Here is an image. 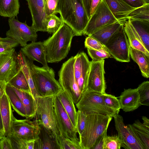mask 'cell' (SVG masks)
<instances>
[{
    "mask_svg": "<svg viewBox=\"0 0 149 149\" xmlns=\"http://www.w3.org/2000/svg\"><path fill=\"white\" fill-rule=\"evenodd\" d=\"M107 135V132H105L98 139L92 149H103L104 138Z\"/></svg>",
    "mask_w": 149,
    "mask_h": 149,
    "instance_id": "cell-47",
    "label": "cell"
},
{
    "mask_svg": "<svg viewBox=\"0 0 149 149\" xmlns=\"http://www.w3.org/2000/svg\"><path fill=\"white\" fill-rule=\"evenodd\" d=\"M0 108L4 135L8 136L12 132L14 116L11 104L6 94L0 99Z\"/></svg>",
    "mask_w": 149,
    "mask_h": 149,
    "instance_id": "cell-20",
    "label": "cell"
},
{
    "mask_svg": "<svg viewBox=\"0 0 149 149\" xmlns=\"http://www.w3.org/2000/svg\"><path fill=\"white\" fill-rule=\"evenodd\" d=\"M88 19L91 16V0H81Z\"/></svg>",
    "mask_w": 149,
    "mask_h": 149,
    "instance_id": "cell-48",
    "label": "cell"
},
{
    "mask_svg": "<svg viewBox=\"0 0 149 149\" xmlns=\"http://www.w3.org/2000/svg\"><path fill=\"white\" fill-rule=\"evenodd\" d=\"M6 84L0 81V99L6 94Z\"/></svg>",
    "mask_w": 149,
    "mask_h": 149,
    "instance_id": "cell-49",
    "label": "cell"
},
{
    "mask_svg": "<svg viewBox=\"0 0 149 149\" xmlns=\"http://www.w3.org/2000/svg\"><path fill=\"white\" fill-rule=\"evenodd\" d=\"M57 12L75 36L83 35L89 19L81 0H58Z\"/></svg>",
    "mask_w": 149,
    "mask_h": 149,
    "instance_id": "cell-1",
    "label": "cell"
},
{
    "mask_svg": "<svg viewBox=\"0 0 149 149\" xmlns=\"http://www.w3.org/2000/svg\"><path fill=\"white\" fill-rule=\"evenodd\" d=\"M113 117L118 136L122 142V147L126 149H144L129 127L124 124L122 116L116 114Z\"/></svg>",
    "mask_w": 149,
    "mask_h": 149,
    "instance_id": "cell-16",
    "label": "cell"
},
{
    "mask_svg": "<svg viewBox=\"0 0 149 149\" xmlns=\"http://www.w3.org/2000/svg\"><path fill=\"white\" fill-rule=\"evenodd\" d=\"M38 138L36 140L34 149H58L51 132L41 125Z\"/></svg>",
    "mask_w": 149,
    "mask_h": 149,
    "instance_id": "cell-23",
    "label": "cell"
},
{
    "mask_svg": "<svg viewBox=\"0 0 149 149\" xmlns=\"http://www.w3.org/2000/svg\"><path fill=\"white\" fill-rule=\"evenodd\" d=\"M142 119L143 120V124L146 126L149 127V120L145 116H143Z\"/></svg>",
    "mask_w": 149,
    "mask_h": 149,
    "instance_id": "cell-52",
    "label": "cell"
},
{
    "mask_svg": "<svg viewBox=\"0 0 149 149\" xmlns=\"http://www.w3.org/2000/svg\"><path fill=\"white\" fill-rule=\"evenodd\" d=\"M64 23L61 19L55 14L50 15L47 17L45 20L46 31L52 34L56 32Z\"/></svg>",
    "mask_w": 149,
    "mask_h": 149,
    "instance_id": "cell-34",
    "label": "cell"
},
{
    "mask_svg": "<svg viewBox=\"0 0 149 149\" xmlns=\"http://www.w3.org/2000/svg\"><path fill=\"white\" fill-rule=\"evenodd\" d=\"M73 65L74 76L82 94L86 89L89 73L90 61L86 54L83 52L74 56Z\"/></svg>",
    "mask_w": 149,
    "mask_h": 149,
    "instance_id": "cell-15",
    "label": "cell"
},
{
    "mask_svg": "<svg viewBox=\"0 0 149 149\" xmlns=\"http://www.w3.org/2000/svg\"><path fill=\"white\" fill-rule=\"evenodd\" d=\"M40 125L39 120L36 118L31 121L28 119L18 120L14 117L10 135L23 140H36L40 132Z\"/></svg>",
    "mask_w": 149,
    "mask_h": 149,
    "instance_id": "cell-12",
    "label": "cell"
},
{
    "mask_svg": "<svg viewBox=\"0 0 149 149\" xmlns=\"http://www.w3.org/2000/svg\"><path fill=\"white\" fill-rule=\"evenodd\" d=\"M74 56H72L63 63L58 73V81L75 104L80 100L82 93L74 75Z\"/></svg>",
    "mask_w": 149,
    "mask_h": 149,
    "instance_id": "cell-8",
    "label": "cell"
},
{
    "mask_svg": "<svg viewBox=\"0 0 149 149\" xmlns=\"http://www.w3.org/2000/svg\"><path fill=\"white\" fill-rule=\"evenodd\" d=\"M118 100L120 109L125 112L134 111L141 105L137 88L124 89Z\"/></svg>",
    "mask_w": 149,
    "mask_h": 149,
    "instance_id": "cell-19",
    "label": "cell"
},
{
    "mask_svg": "<svg viewBox=\"0 0 149 149\" xmlns=\"http://www.w3.org/2000/svg\"><path fill=\"white\" fill-rule=\"evenodd\" d=\"M26 0L31 15V26L36 32H46L45 20L47 16L45 10L46 0Z\"/></svg>",
    "mask_w": 149,
    "mask_h": 149,
    "instance_id": "cell-17",
    "label": "cell"
},
{
    "mask_svg": "<svg viewBox=\"0 0 149 149\" xmlns=\"http://www.w3.org/2000/svg\"><path fill=\"white\" fill-rule=\"evenodd\" d=\"M0 149H13L10 140L7 136H4L0 139Z\"/></svg>",
    "mask_w": 149,
    "mask_h": 149,
    "instance_id": "cell-46",
    "label": "cell"
},
{
    "mask_svg": "<svg viewBox=\"0 0 149 149\" xmlns=\"http://www.w3.org/2000/svg\"><path fill=\"white\" fill-rule=\"evenodd\" d=\"M4 136H5L4 131L0 108V139H2Z\"/></svg>",
    "mask_w": 149,
    "mask_h": 149,
    "instance_id": "cell-51",
    "label": "cell"
},
{
    "mask_svg": "<svg viewBox=\"0 0 149 149\" xmlns=\"http://www.w3.org/2000/svg\"><path fill=\"white\" fill-rule=\"evenodd\" d=\"M124 23L118 21L107 25L97 30L88 36L97 40L105 46L109 38Z\"/></svg>",
    "mask_w": 149,
    "mask_h": 149,
    "instance_id": "cell-25",
    "label": "cell"
},
{
    "mask_svg": "<svg viewBox=\"0 0 149 149\" xmlns=\"http://www.w3.org/2000/svg\"><path fill=\"white\" fill-rule=\"evenodd\" d=\"M6 94L13 109L18 114L26 118L25 109L21 99L13 87L7 84L6 86Z\"/></svg>",
    "mask_w": 149,
    "mask_h": 149,
    "instance_id": "cell-30",
    "label": "cell"
},
{
    "mask_svg": "<svg viewBox=\"0 0 149 149\" xmlns=\"http://www.w3.org/2000/svg\"><path fill=\"white\" fill-rule=\"evenodd\" d=\"M58 0H46L45 10L47 17L57 13V6Z\"/></svg>",
    "mask_w": 149,
    "mask_h": 149,
    "instance_id": "cell-43",
    "label": "cell"
},
{
    "mask_svg": "<svg viewBox=\"0 0 149 149\" xmlns=\"http://www.w3.org/2000/svg\"><path fill=\"white\" fill-rule=\"evenodd\" d=\"M123 27L128 38L130 46L140 51L149 56V51L145 47L139 37L131 24L130 20H125Z\"/></svg>",
    "mask_w": 149,
    "mask_h": 149,
    "instance_id": "cell-24",
    "label": "cell"
},
{
    "mask_svg": "<svg viewBox=\"0 0 149 149\" xmlns=\"http://www.w3.org/2000/svg\"><path fill=\"white\" fill-rule=\"evenodd\" d=\"M87 49L88 53L93 61H99L109 57L112 58L106 48L98 50Z\"/></svg>",
    "mask_w": 149,
    "mask_h": 149,
    "instance_id": "cell-38",
    "label": "cell"
},
{
    "mask_svg": "<svg viewBox=\"0 0 149 149\" xmlns=\"http://www.w3.org/2000/svg\"><path fill=\"white\" fill-rule=\"evenodd\" d=\"M20 51L28 59L40 62L46 69H50L47 64L42 42H32L21 48Z\"/></svg>",
    "mask_w": 149,
    "mask_h": 149,
    "instance_id": "cell-18",
    "label": "cell"
},
{
    "mask_svg": "<svg viewBox=\"0 0 149 149\" xmlns=\"http://www.w3.org/2000/svg\"><path fill=\"white\" fill-rule=\"evenodd\" d=\"M12 87L19 97L24 106L26 118H35L36 115V101L31 94Z\"/></svg>",
    "mask_w": 149,
    "mask_h": 149,
    "instance_id": "cell-28",
    "label": "cell"
},
{
    "mask_svg": "<svg viewBox=\"0 0 149 149\" xmlns=\"http://www.w3.org/2000/svg\"><path fill=\"white\" fill-rule=\"evenodd\" d=\"M128 19L149 23V3L134 10L128 15Z\"/></svg>",
    "mask_w": 149,
    "mask_h": 149,
    "instance_id": "cell-33",
    "label": "cell"
},
{
    "mask_svg": "<svg viewBox=\"0 0 149 149\" xmlns=\"http://www.w3.org/2000/svg\"><path fill=\"white\" fill-rule=\"evenodd\" d=\"M53 102L57 125L61 136L79 142L77 136L76 129L57 95L53 96Z\"/></svg>",
    "mask_w": 149,
    "mask_h": 149,
    "instance_id": "cell-10",
    "label": "cell"
},
{
    "mask_svg": "<svg viewBox=\"0 0 149 149\" xmlns=\"http://www.w3.org/2000/svg\"><path fill=\"white\" fill-rule=\"evenodd\" d=\"M118 21L104 0H101L88 20L83 35H90L98 29Z\"/></svg>",
    "mask_w": 149,
    "mask_h": 149,
    "instance_id": "cell-9",
    "label": "cell"
},
{
    "mask_svg": "<svg viewBox=\"0 0 149 149\" xmlns=\"http://www.w3.org/2000/svg\"><path fill=\"white\" fill-rule=\"evenodd\" d=\"M17 56L15 48L0 54V81L7 84L16 74L19 68Z\"/></svg>",
    "mask_w": 149,
    "mask_h": 149,
    "instance_id": "cell-14",
    "label": "cell"
},
{
    "mask_svg": "<svg viewBox=\"0 0 149 149\" xmlns=\"http://www.w3.org/2000/svg\"><path fill=\"white\" fill-rule=\"evenodd\" d=\"M104 60L94 62L90 61V68L86 89L106 93V84L104 74Z\"/></svg>",
    "mask_w": 149,
    "mask_h": 149,
    "instance_id": "cell-13",
    "label": "cell"
},
{
    "mask_svg": "<svg viewBox=\"0 0 149 149\" xmlns=\"http://www.w3.org/2000/svg\"><path fill=\"white\" fill-rule=\"evenodd\" d=\"M75 36L72 29L65 23L52 35L43 42L48 63L58 62L67 55Z\"/></svg>",
    "mask_w": 149,
    "mask_h": 149,
    "instance_id": "cell-2",
    "label": "cell"
},
{
    "mask_svg": "<svg viewBox=\"0 0 149 149\" xmlns=\"http://www.w3.org/2000/svg\"><path fill=\"white\" fill-rule=\"evenodd\" d=\"M86 115L82 111H77L76 129L77 133L80 137L84 129L86 120Z\"/></svg>",
    "mask_w": 149,
    "mask_h": 149,
    "instance_id": "cell-41",
    "label": "cell"
},
{
    "mask_svg": "<svg viewBox=\"0 0 149 149\" xmlns=\"http://www.w3.org/2000/svg\"><path fill=\"white\" fill-rule=\"evenodd\" d=\"M105 104L109 107L119 113L120 107L118 99L115 96L107 94H103Z\"/></svg>",
    "mask_w": 149,
    "mask_h": 149,
    "instance_id": "cell-40",
    "label": "cell"
},
{
    "mask_svg": "<svg viewBox=\"0 0 149 149\" xmlns=\"http://www.w3.org/2000/svg\"><path fill=\"white\" fill-rule=\"evenodd\" d=\"M101 0H91V16ZM91 17V16H90Z\"/></svg>",
    "mask_w": 149,
    "mask_h": 149,
    "instance_id": "cell-50",
    "label": "cell"
},
{
    "mask_svg": "<svg viewBox=\"0 0 149 149\" xmlns=\"http://www.w3.org/2000/svg\"><path fill=\"white\" fill-rule=\"evenodd\" d=\"M141 105L149 106V82L145 81L137 88Z\"/></svg>",
    "mask_w": 149,
    "mask_h": 149,
    "instance_id": "cell-36",
    "label": "cell"
},
{
    "mask_svg": "<svg viewBox=\"0 0 149 149\" xmlns=\"http://www.w3.org/2000/svg\"><path fill=\"white\" fill-rule=\"evenodd\" d=\"M102 93L86 89L79 100L75 105L78 110L86 115L99 114L112 117L119 113L104 104Z\"/></svg>",
    "mask_w": 149,
    "mask_h": 149,
    "instance_id": "cell-6",
    "label": "cell"
},
{
    "mask_svg": "<svg viewBox=\"0 0 149 149\" xmlns=\"http://www.w3.org/2000/svg\"><path fill=\"white\" fill-rule=\"evenodd\" d=\"M128 126L144 149H149V127L138 119Z\"/></svg>",
    "mask_w": 149,
    "mask_h": 149,
    "instance_id": "cell-22",
    "label": "cell"
},
{
    "mask_svg": "<svg viewBox=\"0 0 149 149\" xmlns=\"http://www.w3.org/2000/svg\"><path fill=\"white\" fill-rule=\"evenodd\" d=\"M122 145L118 135L109 136L107 134L105 136L103 149H120Z\"/></svg>",
    "mask_w": 149,
    "mask_h": 149,
    "instance_id": "cell-37",
    "label": "cell"
},
{
    "mask_svg": "<svg viewBox=\"0 0 149 149\" xmlns=\"http://www.w3.org/2000/svg\"><path fill=\"white\" fill-rule=\"evenodd\" d=\"M123 24L111 36L105 46L112 58L117 61L128 62L130 61V45L125 33Z\"/></svg>",
    "mask_w": 149,
    "mask_h": 149,
    "instance_id": "cell-7",
    "label": "cell"
},
{
    "mask_svg": "<svg viewBox=\"0 0 149 149\" xmlns=\"http://www.w3.org/2000/svg\"><path fill=\"white\" fill-rule=\"evenodd\" d=\"M85 46L87 48L98 50L102 48H106L105 46L97 40L88 36L84 42Z\"/></svg>",
    "mask_w": 149,
    "mask_h": 149,
    "instance_id": "cell-42",
    "label": "cell"
},
{
    "mask_svg": "<svg viewBox=\"0 0 149 149\" xmlns=\"http://www.w3.org/2000/svg\"><path fill=\"white\" fill-rule=\"evenodd\" d=\"M147 3H149V0H145Z\"/></svg>",
    "mask_w": 149,
    "mask_h": 149,
    "instance_id": "cell-53",
    "label": "cell"
},
{
    "mask_svg": "<svg viewBox=\"0 0 149 149\" xmlns=\"http://www.w3.org/2000/svg\"><path fill=\"white\" fill-rule=\"evenodd\" d=\"M9 29L6 31L7 37L17 41L23 47L28 42H35L38 35L32 26H29L25 22L23 23L15 18H9L8 20Z\"/></svg>",
    "mask_w": 149,
    "mask_h": 149,
    "instance_id": "cell-11",
    "label": "cell"
},
{
    "mask_svg": "<svg viewBox=\"0 0 149 149\" xmlns=\"http://www.w3.org/2000/svg\"><path fill=\"white\" fill-rule=\"evenodd\" d=\"M19 0H0V15L15 18L19 13Z\"/></svg>",
    "mask_w": 149,
    "mask_h": 149,
    "instance_id": "cell-29",
    "label": "cell"
},
{
    "mask_svg": "<svg viewBox=\"0 0 149 149\" xmlns=\"http://www.w3.org/2000/svg\"><path fill=\"white\" fill-rule=\"evenodd\" d=\"M130 54L131 58L138 65L142 75L149 77V56L143 52L130 46Z\"/></svg>",
    "mask_w": 149,
    "mask_h": 149,
    "instance_id": "cell-27",
    "label": "cell"
},
{
    "mask_svg": "<svg viewBox=\"0 0 149 149\" xmlns=\"http://www.w3.org/2000/svg\"><path fill=\"white\" fill-rule=\"evenodd\" d=\"M130 6L137 8L146 3L145 0H123Z\"/></svg>",
    "mask_w": 149,
    "mask_h": 149,
    "instance_id": "cell-45",
    "label": "cell"
},
{
    "mask_svg": "<svg viewBox=\"0 0 149 149\" xmlns=\"http://www.w3.org/2000/svg\"><path fill=\"white\" fill-rule=\"evenodd\" d=\"M10 139L13 149H34L35 140L24 141L12 135L7 136Z\"/></svg>",
    "mask_w": 149,
    "mask_h": 149,
    "instance_id": "cell-35",
    "label": "cell"
},
{
    "mask_svg": "<svg viewBox=\"0 0 149 149\" xmlns=\"http://www.w3.org/2000/svg\"><path fill=\"white\" fill-rule=\"evenodd\" d=\"M117 19L125 22L128 15L136 8L132 7L123 0H104Z\"/></svg>",
    "mask_w": 149,
    "mask_h": 149,
    "instance_id": "cell-21",
    "label": "cell"
},
{
    "mask_svg": "<svg viewBox=\"0 0 149 149\" xmlns=\"http://www.w3.org/2000/svg\"><path fill=\"white\" fill-rule=\"evenodd\" d=\"M62 149H82L79 142L63 137Z\"/></svg>",
    "mask_w": 149,
    "mask_h": 149,
    "instance_id": "cell-44",
    "label": "cell"
},
{
    "mask_svg": "<svg viewBox=\"0 0 149 149\" xmlns=\"http://www.w3.org/2000/svg\"><path fill=\"white\" fill-rule=\"evenodd\" d=\"M85 127L79 138L82 149H92L98 139L107 132L113 117L99 114L86 115Z\"/></svg>",
    "mask_w": 149,
    "mask_h": 149,
    "instance_id": "cell-4",
    "label": "cell"
},
{
    "mask_svg": "<svg viewBox=\"0 0 149 149\" xmlns=\"http://www.w3.org/2000/svg\"><path fill=\"white\" fill-rule=\"evenodd\" d=\"M19 45L17 41L10 37H0V54L9 51Z\"/></svg>",
    "mask_w": 149,
    "mask_h": 149,
    "instance_id": "cell-39",
    "label": "cell"
},
{
    "mask_svg": "<svg viewBox=\"0 0 149 149\" xmlns=\"http://www.w3.org/2000/svg\"><path fill=\"white\" fill-rule=\"evenodd\" d=\"M56 95L68 115L72 124L76 128L77 111L75 104L72 99L66 92L63 90Z\"/></svg>",
    "mask_w": 149,
    "mask_h": 149,
    "instance_id": "cell-26",
    "label": "cell"
},
{
    "mask_svg": "<svg viewBox=\"0 0 149 149\" xmlns=\"http://www.w3.org/2000/svg\"><path fill=\"white\" fill-rule=\"evenodd\" d=\"M7 84L19 90L31 93L25 75L19 66L16 74Z\"/></svg>",
    "mask_w": 149,
    "mask_h": 149,
    "instance_id": "cell-32",
    "label": "cell"
},
{
    "mask_svg": "<svg viewBox=\"0 0 149 149\" xmlns=\"http://www.w3.org/2000/svg\"><path fill=\"white\" fill-rule=\"evenodd\" d=\"M36 90L39 96L56 95L63 89L55 78L54 72L50 68L38 67L26 57Z\"/></svg>",
    "mask_w": 149,
    "mask_h": 149,
    "instance_id": "cell-3",
    "label": "cell"
},
{
    "mask_svg": "<svg viewBox=\"0 0 149 149\" xmlns=\"http://www.w3.org/2000/svg\"><path fill=\"white\" fill-rule=\"evenodd\" d=\"M129 20L145 47L149 51V23Z\"/></svg>",
    "mask_w": 149,
    "mask_h": 149,
    "instance_id": "cell-31",
    "label": "cell"
},
{
    "mask_svg": "<svg viewBox=\"0 0 149 149\" xmlns=\"http://www.w3.org/2000/svg\"><path fill=\"white\" fill-rule=\"evenodd\" d=\"M35 101V117L38 120L40 125L51 132L55 139L58 149H62L63 138L60 135L57 125L54 112L53 96H38L36 98Z\"/></svg>",
    "mask_w": 149,
    "mask_h": 149,
    "instance_id": "cell-5",
    "label": "cell"
}]
</instances>
